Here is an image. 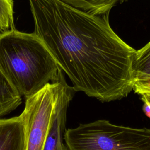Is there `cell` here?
<instances>
[{
  "mask_svg": "<svg viewBox=\"0 0 150 150\" xmlns=\"http://www.w3.org/2000/svg\"><path fill=\"white\" fill-rule=\"evenodd\" d=\"M73 7L97 15L110 13L112 7L127 0H60Z\"/></svg>",
  "mask_w": 150,
  "mask_h": 150,
  "instance_id": "cell-8",
  "label": "cell"
},
{
  "mask_svg": "<svg viewBox=\"0 0 150 150\" xmlns=\"http://www.w3.org/2000/svg\"><path fill=\"white\" fill-rule=\"evenodd\" d=\"M69 150H150V129L117 125L100 120L65 130Z\"/></svg>",
  "mask_w": 150,
  "mask_h": 150,
  "instance_id": "cell-3",
  "label": "cell"
},
{
  "mask_svg": "<svg viewBox=\"0 0 150 150\" xmlns=\"http://www.w3.org/2000/svg\"><path fill=\"white\" fill-rule=\"evenodd\" d=\"M132 71L134 80L150 77V42L136 50L132 62Z\"/></svg>",
  "mask_w": 150,
  "mask_h": 150,
  "instance_id": "cell-9",
  "label": "cell"
},
{
  "mask_svg": "<svg viewBox=\"0 0 150 150\" xmlns=\"http://www.w3.org/2000/svg\"><path fill=\"white\" fill-rule=\"evenodd\" d=\"M34 33L69 77L75 91L102 102L132 90L136 50L109 23V13L93 14L60 0H28Z\"/></svg>",
  "mask_w": 150,
  "mask_h": 150,
  "instance_id": "cell-1",
  "label": "cell"
},
{
  "mask_svg": "<svg viewBox=\"0 0 150 150\" xmlns=\"http://www.w3.org/2000/svg\"><path fill=\"white\" fill-rule=\"evenodd\" d=\"M74 90L70 86L63 94L57 104L54 117L48 132L43 150H69L63 143L66 112Z\"/></svg>",
  "mask_w": 150,
  "mask_h": 150,
  "instance_id": "cell-5",
  "label": "cell"
},
{
  "mask_svg": "<svg viewBox=\"0 0 150 150\" xmlns=\"http://www.w3.org/2000/svg\"><path fill=\"white\" fill-rule=\"evenodd\" d=\"M13 0H0V30L1 32L15 29Z\"/></svg>",
  "mask_w": 150,
  "mask_h": 150,
  "instance_id": "cell-10",
  "label": "cell"
},
{
  "mask_svg": "<svg viewBox=\"0 0 150 150\" xmlns=\"http://www.w3.org/2000/svg\"><path fill=\"white\" fill-rule=\"evenodd\" d=\"M142 110L144 112V113L146 114V115L148 117L150 118V105L146 103H144Z\"/></svg>",
  "mask_w": 150,
  "mask_h": 150,
  "instance_id": "cell-13",
  "label": "cell"
},
{
  "mask_svg": "<svg viewBox=\"0 0 150 150\" xmlns=\"http://www.w3.org/2000/svg\"><path fill=\"white\" fill-rule=\"evenodd\" d=\"M21 103L22 96L0 69V118L15 110Z\"/></svg>",
  "mask_w": 150,
  "mask_h": 150,
  "instance_id": "cell-7",
  "label": "cell"
},
{
  "mask_svg": "<svg viewBox=\"0 0 150 150\" xmlns=\"http://www.w3.org/2000/svg\"><path fill=\"white\" fill-rule=\"evenodd\" d=\"M0 69L21 96L27 98L63 74L42 40L14 29L0 33Z\"/></svg>",
  "mask_w": 150,
  "mask_h": 150,
  "instance_id": "cell-2",
  "label": "cell"
},
{
  "mask_svg": "<svg viewBox=\"0 0 150 150\" xmlns=\"http://www.w3.org/2000/svg\"><path fill=\"white\" fill-rule=\"evenodd\" d=\"M0 150H26L21 115L0 118Z\"/></svg>",
  "mask_w": 150,
  "mask_h": 150,
  "instance_id": "cell-6",
  "label": "cell"
},
{
  "mask_svg": "<svg viewBox=\"0 0 150 150\" xmlns=\"http://www.w3.org/2000/svg\"><path fill=\"white\" fill-rule=\"evenodd\" d=\"M140 96L141 100L150 105V93H142Z\"/></svg>",
  "mask_w": 150,
  "mask_h": 150,
  "instance_id": "cell-12",
  "label": "cell"
},
{
  "mask_svg": "<svg viewBox=\"0 0 150 150\" xmlns=\"http://www.w3.org/2000/svg\"><path fill=\"white\" fill-rule=\"evenodd\" d=\"M69 87L63 74L57 81L47 83L26 98L25 108L20 115L26 150H43L59 101Z\"/></svg>",
  "mask_w": 150,
  "mask_h": 150,
  "instance_id": "cell-4",
  "label": "cell"
},
{
  "mask_svg": "<svg viewBox=\"0 0 150 150\" xmlns=\"http://www.w3.org/2000/svg\"><path fill=\"white\" fill-rule=\"evenodd\" d=\"M132 90L139 95L142 93H150V77L135 79Z\"/></svg>",
  "mask_w": 150,
  "mask_h": 150,
  "instance_id": "cell-11",
  "label": "cell"
}]
</instances>
